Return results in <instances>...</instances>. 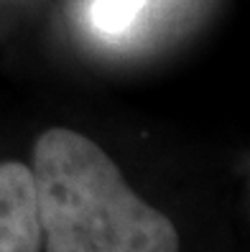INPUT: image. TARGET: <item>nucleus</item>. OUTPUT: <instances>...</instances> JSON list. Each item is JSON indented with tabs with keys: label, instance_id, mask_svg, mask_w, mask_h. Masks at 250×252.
<instances>
[{
	"label": "nucleus",
	"instance_id": "obj_3",
	"mask_svg": "<svg viewBox=\"0 0 250 252\" xmlns=\"http://www.w3.org/2000/svg\"><path fill=\"white\" fill-rule=\"evenodd\" d=\"M148 0H95L92 23L105 33H123L136 23Z\"/></svg>",
	"mask_w": 250,
	"mask_h": 252
},
{
	"label": "nucleus",
	"instance_id": "obj_2",
	"mask_svg": "<svg viewBox=\"0 0 250 252\" xmlns=\"http://www.w3.org/2000/svg\"><path fill=\"white\" fill-rule=\"evenodd\" d=\"M41 224L34 173L23 163H0V252H38Z\"/></svg>",
	"mask_w": 250,
	"mask_h": 252
},
{
	"label": "nucleus",
	"instance_id": "obj_1",
	"mask_svg": "<svg viewBox=\"0 0 250 252\" xmlns=\"http://www.w3.org/2000/svg\"><path fill=\"white\" fill-rule=\"evenodd\" d=\"M31 173L46 252H179L171 219L136 196L90 138L46 130Z\"/></svg>",
	"mask_w": 250,
	"mask_h": 252
}]
</instances>
